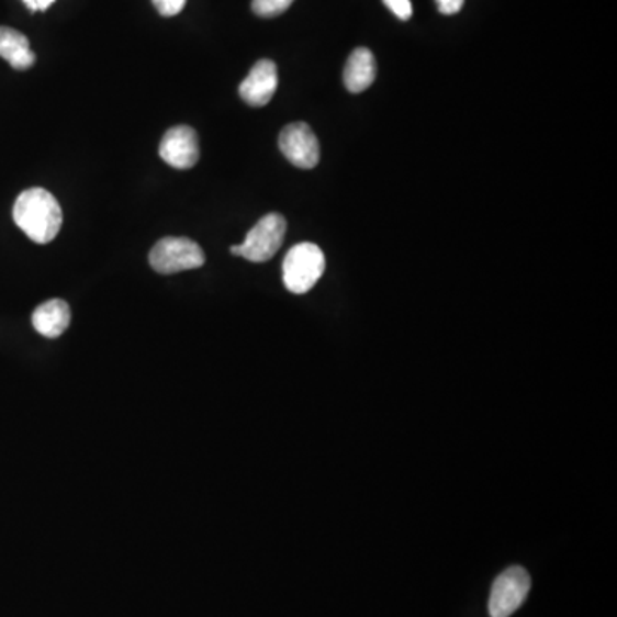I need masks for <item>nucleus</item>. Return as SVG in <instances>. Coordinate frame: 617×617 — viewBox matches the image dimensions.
<instances>
[{
	"label": "nucleus",
	"mask_w": 617,
	"mask_h": 617,
	"mask_svg": "<svg viewBox=\"0 0 617 617\" xmlns=\"http://www.w3.org/2000/svg\"><path fill=\"white\" fill-rule=\"evenodd\" d=\"M530 574L521 566L508 568L497 576L489 598L491 617H509L520 609L530 592Z\"/></svg>",
	"instance_id": "obj_5"
},
{
	"label": "nucleus",
	"mask_w": 617,
	"mask_h": 617,
	"mask_svg": "<svg viewBox=\"0 0 617 617\" xmlns=\"http://www.w3.org/2000/svg\"><path fill=\"white\" fill-rule=\"evenodd\" d=\"M188 0H153V5L157 8L161 16H177L182 9L186 8Z\"/></svg>",
	"instance_id": "obj_13"
},
{
	"label": "nucleus",
	"mask_w": 617,
	"mask_h": 617,
	"mask_svg": "<svg viewBox=\"0 0 617 617\" xmlns=\"http://www.w3.org/2000/svg\"><path fill=\"white\" fill-rule=\"evenodd\" d=\"M203 249L194 240L186 237H165L153 246L149 265L160 274L180 273L195 270L204 265Z\"/></svg>",
	"instance_id": "obj_4"
},
{
	"label": "nucleus",
	"mask_w": 617,
	"mask_h": 617,
	"mask_svg": "<svg viewBox=\"0 0 617 617\" xmlns=\"http://www.w3.org/2000/svg\"><path fill=\"white\" fill-rule=\"evenodd\" d=\"M26 8L30 11H47L52 4H54L55 0H23Z\"/></svg>",
	"instance_id": "obj_16"
},
{
	"label": "nucleus",
	"mask_w": 617,
	"mask_h": 617,
	"mask_svg": "<svg viewBox=\"0 0 617 617\" xmlns=\"http://www.w3.org/2000/svg\"><path fill=\"white\" fill-rule=\"evenodd\" d=\"M285 232V218L278 213H270V215L262 216L255 227L250 228L243 244L232 246L231 253L247 259V261H270L282 247Z\"/></svg>",
	"instance_id": "obj_3"
},
{
	"label": "nucleus",
	"mask_w": 617,
	"mask_h": 617,
	"mask_svg": "<svg viewBox=\"0 0 617 617\" xmlns=\"http://www.w3.org/2000/svg\"><path fill=\"white\" fill-rule=\"evenodd\" d=\"M0 57L16 71H26L36 60L26 36L8 26H0Z\"/></svg>",
	"instance_id": "obj_11"
},
{
	"label": "nucleus",
	"mask_w": 617,
	"mask_h": 617,
	"mask_svg": "<svg viewBox=\"0 0 617 617\" xmlns=\"http://www.w3.org/2000/svg\"><path fill=\"white\" fill-rule=\"evenodd\" d=\"M295 0H253V11L261 18L280 16Z\"/></svg>",
	"instance_id": "obj_12"
},
{
	"label": "nucleus",
	"mask_w": 617,
	"mask_h": 617,
	"mask_svg": "<svg viewBox=\"0 0 617 617\" xmlns=\"http://www.w3.org/2000/svg\"><path fill=\"white\" fill-rule=\"evenodd\" d=\"M278 145L282 149L283 157L295 167L308 170L319 164V142H317L314 131L305 122H293V124L287 125L285 130L280 133Z\"/></svg>",
	"instance_id": "obj_6"
},
{
	"label": "nucleus",
	"mask_w": 617,
	"mask_h": 617,
	"mask_svg": "<svg viewBox=\"0 0 617 617\" xmlns=\"http://www.w3.org/2000/svg\"><path fill=\"white\" fill-rule=\"evenodd\" d=\"M32 323L45 338H59L71 325V308L63 299H52L35 308Z\"/></svg>",
	"instance_id": "obj_9"
},
{
	"label": "nucleus",
	"mask_w": 617,
	"mask_h": 617,
	"mask_svg": "<svg viewBox=\"0 0 617 617\" xmlns=\"http://www.w3.org/2000/svg\"><path fill=\"white\" fill-rule=\"evenodd\" d=\"M375 79V59L369 48H356L345 66V87L350 93H362Z\"/></svg>",
	"instance_id": "obj_10"
},
{
	"label": "nucleus",
	"mask_w": 617,
	"mask_h": 617,
	"mask_svg": "<svg viewBox=\"0 0 617 617\" xmlns=\"http://www.w3.org/2000/svg\"><path fill=\"white\" fill-rule=\"evenodd\" d=\"M160 157L165 164L179 170H188L200 160L198 134L189 125H176L165 133L160 143Z\"/></svg>",
	"instance_id": "obj_7"
},
{
	"label": "nucleus",
	"mask_w": 617,
	"mask_h": 617,
	"mask_svg": "<svg viewBox=\"0 0 617 617\" xmlns=\"http://www.w3.org/2000/svg\"><path fill=\"white\" fill-rule=\"evenodd\" d=\"M325 253L313 243L293 246L283 259V283L292 293H307L325 273Z\"/></svg>",
	"instance_id": "obj_2"
},
{
	"label": "nucleus",
	"mask_w": 617,
	"mask_h": 617,
	"mask_svg": "<svg viewBox=\"0 0 617 617\" xmlns=\"http://www.w3.org/2000/svg\"><path fill=\"white\" fill-rule=\"evenodd\" d=\"M278 69L273 60L262 59L255 64L247 78L240 82L238 94L250 106H265L277 93Z\"/></svg>",
	"instance_id": "obj_8"
},
{
	"label": "nucleus",
	"mask_w": 617,
	"mask_h": 617,
	"mask_svg": "<svg viewBox=\"0 0 617 617\" xmlns=\"http://www.w3.org/2000/svg\"><path fill=\"white\" fill-rule=\"evenodd\" d=\"M463 2L465 0H436V4H438L439 12L442 14H457L460 12V9L463 8Z\"/></svg>",
	"instance_id": "obj_15"
},
{
	"label": "nucleus",
	"mask_w": 617,
	"mask_h": 617,
	"mask_svg": "<svg viewBox=\"0 0 617 617\" xmlns=\"http://www.w3.org/2000/svg\"><path fill=\"white\" fill-rule=\"evenodd\" d=\"M384 4L399 20L406 21L412 18L411 0H384Z\"/></svg>",
	"instance_id": "obj_14"
},
{
	"label": "nucleus",
	"mask_w": 617,
	"mask_h": 617,
	"mask_svg": "<svg viewBox=\"0 0 617 617\" xmlns=\"http://www.w3.org/2000/svg\"><path fill=\"white\" fill-rule=\"evenodd\" d=\"M12 218L33 243L48 244L63 227V207L45 189H26L18 195Z\"/></svg>",
	"instance_id": "obj_1"
}]
</instances>
